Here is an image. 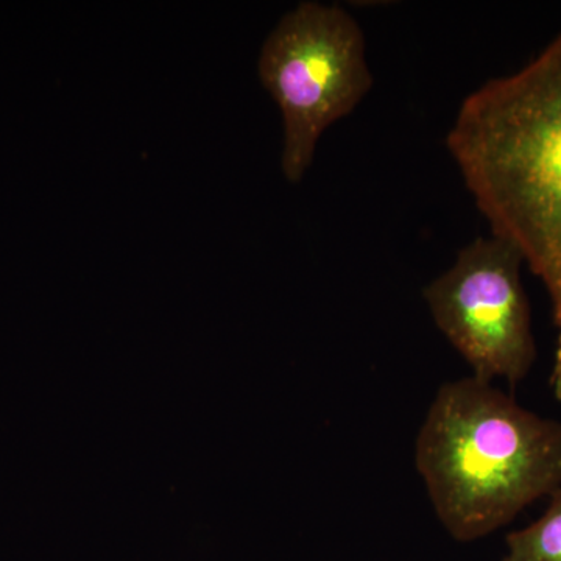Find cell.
<instances>
[{
	"instance_id": "1",
	"label": "cell",
	"mask_w": 561,
	"mask_h": 561,
	"mask_svg": "<svg viewBox=\"0 0 561 561\" xmlns=\"http://www.w3.org/2000/svg\"><path fill=\"white\" fill-rule=\"evenodd\" d=\"M446 147L491 236L515 247L548 291L549 382L561 401V32L524 68L468 94Z\"/></svg>"
},
{
	"instance_id": "2",
	"label": "cell",
	"mask_w": 561,
	"mask_h": 561,
	"mask_svg": "<svg viewBox=\"0 0 561 561\" xmlns=\"http://www.w3.org/2000/svg\"><path fill=\"white\" fill-rule=\"evenodd\" d=\"M415 465L438 522L481 540L561 486V423L493 383H443L415 443Z\"/></svg>"
},
{
	"instance_id": "3",
	"label": "cell",
	"mask_w": 561,
	"mask_h": 561,
	"mask_svg": "<svg viewBox=\"0 0 561 561\" xmlns=\"http://www.w3.org/2000/svg\"><path fill=\"white\" fill-rule=\"evenodd\" d=\"M260 77L284 122L280 165L301 181L320 136L348 116L371 90L359 22L341 5L298 3L262 44Z\"/></svg>"
},
{
	"instance_id": "4",
	"label": "cell",
	"mask_w": 561,
	"mask_h": 561,
	"mask_svg": "<svg viewBox=\"0 0 561 561\" xmlns=\"http://www.w3.org/2000/svg\"><path fill=\"white\" fill-rule=\"evenodd\" d=\"M522 253L500 238H478L423 290L434 323L467 360L472 378L512 389L537 360Z\"/></svg>"
},
{
	"instance_id": "5",
	"label": "cell",
	"mask_w": 561,
	"mask_h": 561,
	"mask_svg": "<svg viewBox=\"0 0 561 561\" xmlns=\"http://www.w3.org/2000/svg\"><path fill=\"white\" fill-rule=\"evenodd\" d=\"M505 548L502 561H561V486L537 522L507 535Z\"/></svg>"
}]
</instances>
